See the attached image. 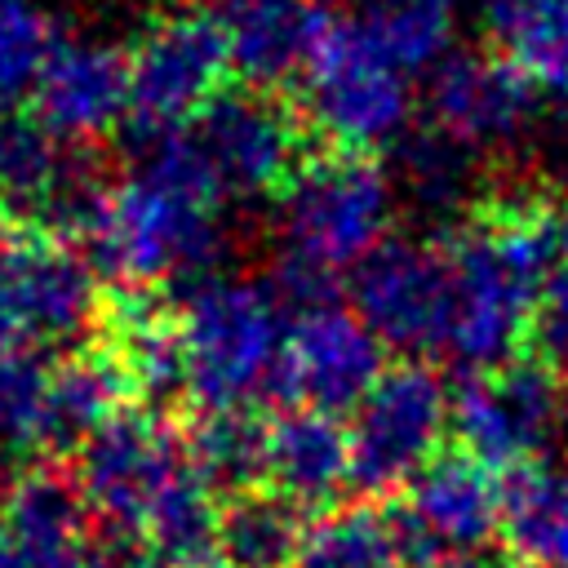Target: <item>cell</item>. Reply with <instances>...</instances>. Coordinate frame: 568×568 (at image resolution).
I'll list each match as a JSON object with an SVG mask.
<instances>
[{
    "mask_svg": "<svg viewBox=\"0 0 568 568\" xmlns=\"http://www.w3.org/2000/svg\"><path fill=\"white\" fill-rule=\"evenodd\" d=\"M297 84L311 129L324 133L333 151L368 155L377 146H390L408 129V71L351 13L324 18Z\"/></svg>",
    "mask_w": 568,
    "mask_h": 568,
    "instance_id": "5b68a950",
    "label": "cell"
},
{
    "mask_svg": "<svg viewBox=\"0 0 568 568\" xmlns=\"http://www.w3.org/2000/svg\"><path fill=\"white\" fill-rule=\"evenodd\" d=\"M226 200L284 195L306 164V124L266 89H226L191 129Z\"/></svg>",
    "mask_w": 568,
    "mask_h": 568,
    "instance_id": "30bf717a",
    "label": "cell"
},
{
    "mask_svg": "<svg viewBox=\"0 0 568 568\" xmlns=\"http://www.w3.org/2000/svg\"><path fill=\"white\" fill-rule=\"evenodd\" d=\"M293 568H408L390 510L377 501H351L306 528Z\"/></svg>",
    "mask_w": 568,
    "mask_h": 568,
    "instance_id": "d4e9b609",
    "label": "cell"
},
{
    "mask_svg": "<svg viewBox=\"0 0 568 568\" xmlns=\"http://www.w3.org/2000/svg\"><path fill=\"white\" fill-rule=\"evenodd\" d=\"M395 191L373 155L328 151L302 164L280 195V297L293 306L324 302L328 280L355 275L382 244Z\"/></svg>",
    "mask_w": 568,
    "mask_h": 568,
    "instance_id": "3957f363",
    "label": "cell"
},
{
    "mask_svg": "<svg viewBox=\"0 0 568 568\" xmlns=\"http://www.w3.org/2000/svg\"><path fill=\"white\" fill-rule=\"evenodd\" d=\"M111 364L120 368L124 390H138L151 399H169L186 390L178 315L151 306L146 297L124 302L111 324Z\"/></svg>",
    "mask_w": 568,
    "mask_h": 568,
    "instance_id": "603a6c76",
    "label": "cell"
},
{
    "mask_svg": "<svg viewBox=\"0 0 568 568\" xmlns=\"http://www.w3.org/2000/svg\"><path fill=\"white\" fill-rule=\"evenodd\" d=\"M448 262L444 244L386 240L351 275V311L382 346L408 355H439L448 342Z\"/></svg>",
    "mask_w": 568,
    "mask_h": 568,
    "instance_id": "4fadbf2b",
    "label": "cell"
},
{
    "mask_svg": "<svg viewBox=\"0 0 568 568\" xmlns=\"http://www.w3.org/2000/svg\"><path fill=\"white\" fill-rule=\"evenodd\" d=\"M80 235L89 262L129 288L195 280L226 244V195L191 133H178L146 142L142 160L98 191Z\"/></svg>",
    "mask_w": 568,
    "mask_h": 568,
    "instance_id": "6da1fadb",
    "label": "cell"
},
{
    "mask_svg": "<svg viewBox=\"0 0 568 568\" xmlns=\"http://www.w3.org/2000/svg\"><path fill=\"white\" fill-rule=\"evenodd\" d=\"M453 395L426 359L390 364L351 417V488L368 497L399 493L444 444Z\"/></svg>",
    "mask_w": 568,
    "mask_h": 568,
    "instance_id": "ba28073f",
    "label": "cell"
},
{
    "mask_svg": "<svg viewBox=\"0 0 568 568\" xmlns=\"http://www.w3.org/2000/svg\"><path fill=\"white\" fill-rule=\"evenodd\" d=\"M559 253H564V266H568V209L559 213Z\"/></svg>",
    "mask_w": 568,
    "mask_h": 568,
    "instance_id": "836d02e7",
    "label": "cell"
},
{
    "mask_svg": "<svg viewBox=\"0 0 568 568\" xmlns=\"http://www.w3.org/2000/svg\"><path fill=\"white\" fill-rule=\"evenodd\" d=\"M302 541V510H293L275 493H240L231 497V506H222L217 550L226 568H293Z\"/></svg>",
    "mask_w": 568,
    "mask_h": 568,
    "instance_id": "484cf974",
    "label": "cell"
},
{
    "mask_svg": "<svg viewBox=\"0 0 568 568\" xmlns=\"http://www.w3.org/2000/svg\"><path fill=\"white\" fill-rule=\"evenodd\" d=\"M564 426V377L546 364L515 355L493 368H475L453 390L448 430L457 448L484 462L497 475H510L528 462H541L546 444Z\"/></svg>",
    "mask_w": 568,
    "mask_h": 568,
    "instance_id": "9c48e42d",
    "label": "cell"
},
{
    "mask_svg": "<svg viewBox=\"0 0 568 568\" xmlns=\"http://www.w3.org/2000/svg\"><path fill=\"white\" fill-rule=\"evenodd\" d=\"M284 302L275 288L244 275H204L178 306L186 395L213 408H248L271 390L284 346Z\"/></svg>",
    "mask_w": 568,
    "mask_h": 568,
    "instance_id": "277c9868",
    "label": "cell"
},
{
    "mask_svg": "<svg viewBox=\"0 0 568 568\" xmlns=\"http://www.w3.org/2000/svg\"><path fill=\"white\" fill-rule=\"evenodd\" d=\"M426 106L435 133L462 151H488L515 142L528 129L537 111V84L501 53H453L430 71Z\"/></svg>",
    "mask_w": 568,
    "mask_h": 568,
    "instance_id": "5bb4252c",
    "label": "cell"
},
{
    "mask_svg": "<svg viewBox=\"0 0 568 568\" xmlns=\"http://www.w3.org/2000/svg\"><path fill=\"white\" fill-rule=\"evenodd\" d=\"M501 559H493V564H484V559H466V555H439V559H430V564H422V568H497Z\"/></svg>",
    "mask_w": 568,
    "mask_h": 568,
    "instance_id": "1f68e13d",
    "label": "cell"
},
{
    "mask_svg": "<svg viewBox=\"0 0 568 568\" xmlns=\"http://www.w3.org/2000/svg\"><path fill=\"white\" fill-rule=\"evenodd\" d=\"M408 568L439 559V550H475L501 528V475L466 448H439L386 506Z\"/></svg>",
    "mask_w": 568,
    "mask_h": 568,
    "instance_id": "7c38bea8",
    "label": "cell"
},
{
    "mask_svg": "<svg viewBox=\"0 0 568 568\" xmlns=\"http://www.w3.org/2000/svg\"><path fill=\"white\" fill-rule=\"evenodd\" d=\"M102 186L84 182L71 146L49 138L31 115L0 124V209L31 222V231L67 226L80 235Z\"/></svg>",
    "mask_w": 568,
    "mask_h": 568,
    "instance_id": "e0dca14e",
    "label": "cell"
},
{
    "mask_svg": "<svg viewBox=\"0 0 568 568\" xmlns=\"http://www.w3.org/2000/svg\"><path fill=\"white\" fill-rule=\"evenodd\" d=\"M186 453L195 470L209 479V488L253 493L266 475V422L253 408H213L200 413Z\"/></svg>",
    "mask_w": 568,
    "mask_h": 568,
    "instance_id": "4316f807",
    "label": "cell"
},
{
    "mask_svg": "<svg viewBox=\"0 0 568 568\" xmlns=\"http://www.w3.org/2000/svg\"><path fill=\"white\" fill-rule=\"evenodd\" d=\"M31 120L62 146H84L129 124V67L102 40H58L36 89Z\"/></svg>",
    "mask_w": 568,
    "mask_h": 568,
    "instance_id": "9a60e30c",
    "label": "cell"
},
{
    "mask_svg": "<svg viewBox=\"0 0 568 568\" xmlns=\"http://www.w3.org/2000/svg\"><path fill=\"white\" fill-rule=\"evenodd\" d=\"M98 568H164V564L151 555V559H111V564H98Z\"/></svg>",
    "mask_w": 568,
    "mask_h": 568,
    "instance_id": "d6a6232c",
    "label": "cell"
},
{
    "mask_svg": "<svg viewBox=\"0 0 568 568\" xmlns=\"http://www.w3.org/2000/svg\"><path fill=\"white\" fill-rule=\"evenodd\" d=\"M479 22L515 71L537 89L568 93V0H475Z\"/></svg>",
    "mask_w": 568,
    "mask_h": 568,
    "instance_id": "44dd1931",
    "label": "cell"
},
{
    "mask_svg": "<svg viewBox=\"0 0 568 568\" xmlns=\"http://www.w3.org/2000/svg\"><path fill=\"white\" fill-rule=\"evenodd\" d=\"M524 355L546 364L555 377H568V266H559L546 280L537 311H532V324H528Z\"/></svg>",
    "mask_w": 568,
    "mask_h": 568,
    "instance_id": "4dcf8cb0",
    "label": "cell"
},
{
    "mask_svg": "<svg viewBox=\"0 0 568 568\" xmlns=\"http://www.w3.org/2000/svg\"><path fill=\"white\" fill-rule=\"evenodd\" d=\"M49 368L36 355L0 346V448L44 444Z\"/></svg>",
    "mask_w": 568,
    "mask_h": 568,
    "instance_id": "f1b7e54d",
    "label": "cell"
},
{
    "mask_svg": "<svg viewBox=\"0 0 568 568\" xmlns=\"http://www.w3.org/2000/svg\"><path fill=\"white\" fill-rule=\"evenodd\" d=\"M497 568H528V564H519V559H510V555H506V559H501Z\"/></svg>",
    "mask_w": 568,
    "mask_h": 568,
    "instance_id": "8d00e7d4",
    "label": "cell"
},
{
    "mask_svg": "<svg viewBox=\"0 0 568 568\" xmlns=\"http://www.w3.org/2000/svg\"><path fill=\"white\" fill-rule=\"evenodd\" d=\"M209 9L222 27L231 71L244 75L248 89L266 93L302 75L328 18L315 0H213Z\"/></svg>",
    "mask_w": 568,
    "mask_h": 568,
    "instance_id": "ac0fdd59",
    "label": "cell"
},
{
    "mask_svg": "<svg viewBox=\"0 0 568 568\" xmlns=\"http://www.w3.org/2000/svg\"><path fill=\"white\" fill-rule=\"evenodd\" d=\"M501 537L528 568H568V462H528L501 475Z\"/></svg>",
    "mask_w": 568,
    "mask_h": 568,
    "instance_id": "ffe728a7",
    "label": "cell"
},
{
    "mask_svg": "<svg viewBox=\"0 0 568 568\" xmlns=\"http://www.w3.org/2000/svg\"><path fill=\"white\" fill-rule=\"evenodd\" d=\"M209 568H217V564H209ZM222 568H226V564H222Z\"/></svg>",
    "mask_w": 568,
    "mask_h": 568,
    "instance_id": "74e56055",
    "label": "cell"
},
{
    "mask_svg": "<svg viewBox=\"0 0 568 568\" xmlns=\"http://www.w3.org/2000/svg\"><path fill=\"white\" fill-rule=\"evenodd\" d=\"M102 320V284L89 253L53 231H18L0 248V346L22 355L67 351Z\"/></svg>",
    "mask_w": 568,
    "mask_h": 568,
    "instance_id": "52a82bcc",
    "label": "cell"
},
{
    "mask_svg": "<svg viewBox=\"0 0 568 568\" xmlns=\"http://www.w3.org/2000/svg\"><path fill=\"white\" fill-rule=\"evenodd\" d=\"M4 240H9V222H4V209H0V248H4Z\"/></svg>",
    "mask_w": 568,
    "mask_h": 568,
    "instance_id": "d590c367",
    "label": "cell"
},
{
    "mask_svg": "<svg viewBox=\"0 0 568 568\" xmlns=\"http://www.w3.org/2000/svg\"><path fill=\"white\" fill-rule=\"evenodd\" d=\"M58 36L36 0H0V102L31 98Z\"/></svg>",
    "mask_w": 568,
    "mask_h": 568,
    "instance_id": "83f0119b",
    "label": "cell"
},
{
    "mask_svg": "<svg viewBox=\"0 0 568 568\" xmlns=\"http://www.w3.org/2000/svg\"><path fill=\"white\" fill-rule=\"evenodd\" d=\"M129 129L146 142L191 133L195 120L226 93L231 53L209 4L160 9L124 53Z\"/></svg>",
    "mask_w": 568,
    "mask_h": 568,
    "instance_id": "8992f818",
    "label": "cell"
},
{
    "mask_svg": "<svg viewBox=\"0 0 568 568\" xmlns=\"http://www.w3.org/2000/svg\"><path fill=\"white\" fill-rule=\"evenodd\" d=\"M266 493L293 510H324L351 488V430L315 408H284L266 422Z\"/></svg>",
    "mask_w": 568,
    "mask_h": 568,
    "instance_id": "d6986e66",
    "label": "cell"
},
{
    "mask_svg": "<svg viewBox=\"0 0 568 568\" xmlns=\"http://www.w3.org/2000/svg\"><path fill=\"white\" fill-rule=\"evenodd\" d=\"M466 0H351V18L413 75L453 58Z\"/></svg>",
    "mask_w": 568,
    "mask_h": 568,
    "instance_id": "7402d4cb",
    "label": "cell"
},
{
    "mask_svg": "<svg viewBox=\"0 0 568 568\" xmlns=\"http://www.w3.org/2000/svg\"><path fill=\"white\" fill-rule=\"evenodd\" d=\"M448 342L444 355L493 368L524 355L546 280L564 266L559 213L541 200H497L475 209L448 240Z\"/></svg>",
    "mask_w": 568,
    "mask_h": 568,
    "instance_id": "7a4b0ae2",
    "label": "cell"
},
{
    "mask_svg": "<svg viewBox=\"0 0 568 568\" xmlns=\"http://www.w3.org/2000/svg\"><path fill=\"white\" fill-rule=\"evenodd\" d=\"M559 155H564V164H568V115H564V124H559Z\"/></svg>",
    "mask_w": 568,
    "mask_h": 568,
    "instance_id": "e575fe53",
    "label": "cell"
},
{
    "mask_svg": "<svg viewBox=\"0 0 568 568\" xmlns=\"http://www.w3.org/2000/svg\"><path fill=\"white\" fill-rule=\"evenodd\" d=\"M124 377L111 355H71L67 364L49 368V399H44V444H89L120 408Z\"/></svg>",
    "mask_w": 568,
    "mask_h": 568,
    "instance_id": "cb8c5ba5",
    "label": "cell"
},
{
    "mask_svg": "<svg viewBox=\"0 0 568 568\" xmlns=\"http://www.w3.org/2000/svg\"><path fill=\"white\" fill-rule=\"evenodd\" d=\"M186 457H191L186 439H178L160 417L120 408L84 444V462H80L84 497L98 501L120 524L142 528L155 497L186 466Z\"/></svg>",
    "mask_w": 568,
    "mask_h": 568,
    "instance_id": "2e32d148",
    "label": "cell"
},
{
    "mask_svg": "<svg viewBox=\"0 0 568 568\" xmlns=\"http://www.w3.org/2000/svg\"><path fill=\"white\" fill-rule=\"evenodd\" d=\"M382 373L386 359L377 333L351 306L324 297L293 306L271 390L288 408H315L337 417L346 408H359Z\"/></svg>",
    "mask_w": 568,
    "mask_h": 568,
    "instance_id": "8fae6325",
    "label": "cell"
},
{
    "mask_svg": "<svg viewBox=\"0 0 568 568\" xmlns=\"http://www.w3.org/2000/svg\"><path fill=\"white\" fill-rule=\"evenodd\" d=\"M470 178V151H462L457 142H448L444 133H426L422 142H413L408 151V182L426 204H453L466 191Z\"/></svg>",
    "mask_w": 568,
    "mask_h": 568,
    "instance_id": "f546056e",
    "label": "cell"
}]
</instances>
